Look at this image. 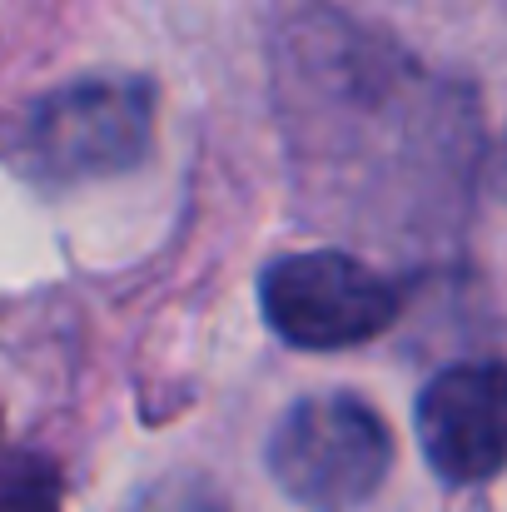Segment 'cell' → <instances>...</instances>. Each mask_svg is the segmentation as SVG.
<instances>
[{"label":"cell","instance_id":"5b68a950","mask_svg":"<svg viewBox=\"0 0 507 512\" xmlns=\"http://www.w3.org/2000/svg\"><path fill=\"white\" fill-rule=\"evenodd\" d=\"M0 512H60V473L50 458L0 448Z\"/></svg>","mask_w":507,"mask_h":512},{"label":"cell","instance_id":"8992f818","mask_svg":"<svg viewBox=\"0 0 507 512\" xmlns=\"http://www.w3.org/2000/svg\"><path fill=\"white\" fill-rule=\"evenodd\" d=\"M130 512H229V503L214 493V483L194 473H174V478H160L155 488H145Z\"/></svg>","mask_w":507,"mask_h":512},{"label":"cell","instance_id":"277c9868","mask_svg":"<svg viewBox=\"0 0 507 512\" xmlns=\"http://www.w3.org/2000/svg\"><path fill=\"white\" fill-rule=\"evenodd\" d=\"M418 443L443 483H488L507 468V363L473 358L428 378L418 393Z\"/></svg>","mask_w":507,"mask_h":512},{"label":"cell","instance_id":"7a4b0ae2","mask_svg":"<svg viewBox=\"0 0 507 512\" xmlns=\"http://www.w3.org/2000/svg\"><path fill=\"white\" fill-rule=\"evenodd\" d=\"M393 468L388 423L353 393L299 398L269 438L274 483L309 512L363 508Z\"/></svg>","mask_w":507,"mask_h":512},{"label":"cell","instance_id":"52a82bcc","mask_svg":"<svg viewBox=\"0 0 507 512\" xmlns=\"http://www.w3.org/2000/svg\"><path fill=\"white\" fill-rule=\"evenodd\" d=\"M493 189L507 199V135H503V145H498V155H493Z\"/></svg>","mask_w":507,"mask_h":512},{"label":"cell","instance_id":"3957f363","mask_svg":"<svg viewBox=\"0 0 507 512\" xmlns=\"http://www.w3.org/2000/svg\"><path fill=\"white\" fill-rule=\"evenodd\" d=\"M259 309L289 348L334 353L378 339L398 319L403 289L348 249H304L259 274Z\"/></svg>","mask_w":507,"mask_h":512},{"label":"cell","instance_id":"6da1fadb","mask_svg":"<svg viewBox=\"0 0 507 512\" xmlns=\"http://www.w3.org/2000/svg\"><path fill=\"white\" fill-rule=\"evenodd\" d=\"M155 145V85L135 75H90L45 95L20 135L40 184H90L135 170Z\"/></svg>","mask_w":507,"mask_h":512}]
</instances>
